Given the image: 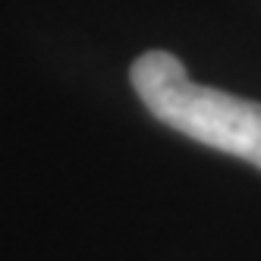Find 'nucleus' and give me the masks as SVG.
I'll return each mask as SVG.
<instances>
[{
    "mask_svg": "<svg viewBox=\"0 0 261 261\" xmlns=\"http://www.w3.org/2000/svg\"><path fill=\"white\" fill-rule=\"evenodd\" d=\"M129 79L161 123L261 170V104L192 82L186 66L167 50L142 54Z\"/></svg>",
    "mask_w": 261,
    "mask_h": 261,
    "instance_id": "1",
    "label": "nucleus"
}]
</instances>
